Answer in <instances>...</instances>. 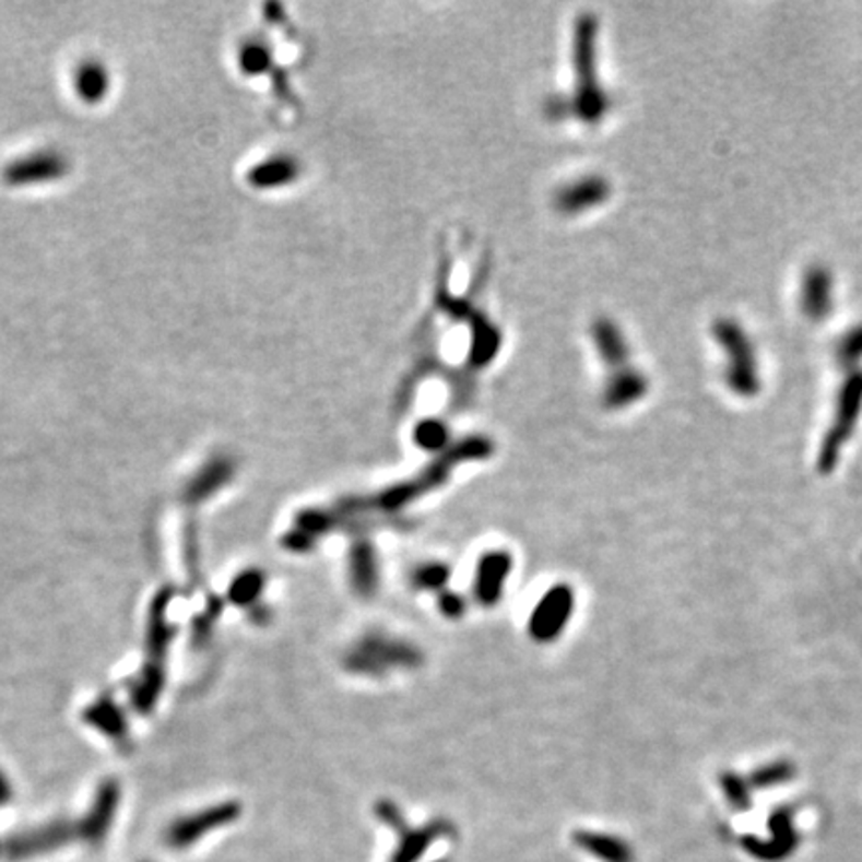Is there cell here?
I'll return each instance as SVG.
<instances>
[{
	"label": "cell",
	"instance_id": "cell-4",
	"mask_svg": "<svg viewBox=\"0 0 862 862\" xmlns=\"http://www.w3.org/2000/svg\"><path fill=\"white\" fill-rule=\"evenodd\" d=\"M509 571H511V557L507 553H485L477 562L473 591L482 605L489 607L501 599Z\"/></svg>",
	"mask_w": 862,
	"mask_h": 862
},
{
	"label": "cell",
	"instance_id": "cell-9",
	"mask_svg": "<svg viewBox=\"0 0 862 862\" xmlns=\"http://www.w3.org/2000/svg\"><path fill=\"white\" fill-rule=\"evenodd\" d=\"M645 388H647V380L641 374L623 371V374H619V378L613 381V386H611L610 400L613 403H617V405L633 402L635 398H639L643 393Z\"/></svg>",
	"mask_w": 862,
	"mask_h": 862
},
{
	"label": "cell",
	"instance_id": "cell-12",
	"mask_svg": "<svg viewBox=\"0 0 862 862\" xmlns=\"http://www.w3.org/2000/svg\"><path fill=\"white\" fill-rule=\"evenodd\" d=\"M260 587H262L260 574H246L232 587V598L236 599L238 603L240 601L241 603H248V601H252L258 595Z\"/></svg>",
	"mask_w": 862,
	"mask_h": 862
},
{
	"label": "cell",
	"instance_id": "cell-13",
	"mask_svg": "<svg viewBox=\"0 0 862 862\" xmlns=\"http://www.w3.org/2000/svg\"><path fill=\"white\" fill-rule=\"evenodd\" d=\"M439 610L444 611V615L448 617H456L463 611V601L458 595L449 593V591H441V599H439Z\"/></svg>",
	"mask_w": 862,
	"mask_h": 862
},
{
	"label": "cell",
	"instance_id": "cell-10",
	"mask_svg": "<svg viewBox=\"0 0 862 862\" xmlns=\"http://www.w3.org/2000/svg\"><path fill=\"white\" fill-rule=\"evenodd\" d=\"M837 359L847 368H854L862 359V323L840 338L837 344Z\"/></svg>",
	"mask_w": 862,
	"mask_h": 862
},
{
	"label": "cell",
	"instance_id": "cell-3",
	"mask_svg": "<svg viewBox=\"0 0 862 862\" xmlns=\"http://www.w3.org/2000/svg\"><path fill=\"white\" fill-rule=\"evenodd\" d=\"M574 613V591L567 586H555L540 599L529 617V635L538 643H552Z\"/></svg>",
	"mask_w": 862,
	"mask_h": 862
},
{
	"label": "cell",
	"instance_id": "cell-2",
	"mask_svg": "<svg viewBox=\"0 0 862 862\" xmlns=\"http://www.w3.org/2000/svg\"><path fill=\"white\" fill-rule=\"evenodd\" d=\"M717 342L727 350V381L731 390L741 395H753L759 390L760 380L757 371V357L741 326L729 320H719L713 328Z\"/></svg>",
	"mask_w": 862,
	"mask_h": 862
},
{
	"label": "cell",
	"instance_id": "cell-1",
	"mask_svg": "<svg viewBox=\"0 0 862 862\" xmlns=\"http://www.w3.org/2000/svg\"><path fill=\"white\" fill-rule=\"evenodd\" d=\"M422 653L414 645L403 643L393 637L383 635H366L362 641L350 649L345 657V665L354 673L364 675H383L388 669L415 668Z\"/></svg>",
	"mask_w": 862,
	"mask_h": 862
},
{
	"label": "cell",
	"instance_id": "cell-8",
	"mask_svg": "<svg viewBox=\"0 0 862 862\" xmlns=\"http://www.w3.org/2000/svg\"><path fill=\"white\" fill-rule=\"evenodd\" d=\"M579 845L605 862H633V852L622 840L603 835H577Z\"/></svg>",
	"mask_w": 862,
	"mask_h": 862
},
{
	"label": "cell",
	"instance_id": "cell-11",
	"mask_svg": "<svg viewBox=\"0 0 862 862\" xmlns=\"http://www.w3.org/2000/svg\"><path fill=\"white\" fill-rule=\"evenodd\" d=\"M412 579H414V586L420 589L441 591L449 581V567L444 564L422 565Z\"/></svg>",
	"mask_w": 862,
	"mask_h": 862
},
{
	"label": "cell",
	"instance_id": "cell-5",
	"mask_svg": "<svg viewBox=\"0 0 862 862\" xmlns=\"http://www.w3.org/2000/svg\"><path fill=\"white\" fill-rule=\"evenodd\" d=\"M862 408V371L857 369L845 381L839 395V410H837V426L835 432L828 436L825 444V453L833 460L835 451L839 449L840 441L851 434L852 426L857 424V417Z\"/></svg>",
	"mask_w": 862,
	"mask_h": 862
},
{
	"label": "cell",
	"instance_id": "cell-6",
	"mask_svg": "<svg viewBox=\"0 0 862 862\" xmlns=\"http://www.w3.org/2000/svg\"><path fill=\"white\" fill-rule=\"evenodd\" d=\"M801 304L813 320L825 318L833 308V274L825 265H813L806 270Z\"/></svg>",
	"mask_w": 862,
	"mask_h": 862
},
{
	"label": "cell",
	"instance_id": "cell-7",
	"mask_svg": "<svg viewBox=\"0 0 862 862\" xmlns=\"http://www.w3.org/2000/svg\"><path fill=\"white\" fill-rule=\"evenodd\" d=\"M350 577L352 583L356 587L357 593L369 598L376 593L378 587V562H376V553L371 550V545L362 541L354 545L352 555H350Z\"/></svg>",
	"mask_w": 862,
	"mask_h": 862
}]
</instances>
